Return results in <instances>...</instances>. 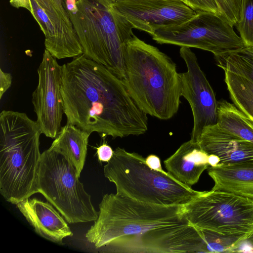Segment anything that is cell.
I'll return each mask as SVG.
<instances>
[{"instance_id":"1","label":"cell","mask_w":253,"mask_h":253,"mask_svg":"<svg viewBox=\"0 0 253 253\" xmlns=\"http://www.w3.org/2000/svg\"><path fill=\"white\" fill-rule=\"evenodd\" d=\"M99 208L85 236L104 252L208 253L202 230L189 222L183 206L148 203L111 193L103 196Z\"/></svg>"},{"instance_id":"2","label":"cell","mask_w":253,"mask_h":253,"mask_svg":"<svg viewBox=\"0 0 253 253\" xmlns=\"http://www.w3.org/2000/svg\"><path fill=\"white\" fill-rule=\"evenodd\" d=\"M60 90L67 123L113 138L140 135L147 115L123 80L84 54L61 66Z\"/></svg>"},{"instance_id":"3","label":"cell","mask_w":253,"mask_h":253,"mask_svg":"<svg viewBox=\"0 0 253 253\" xmlns=\"http://www.w3.org/2000/svg\"><path fill=\"white\" fill-rule=\"evenodd\" d=\"M125 64L122 80L142 110L162 120L173 117L182 96L180 73L172 60L134 35L126 46Z\"/></svg>"},{"instance_id":"4","label":"cell","mask_w":253,"mask_h":253,"mask_svg":"<svg viewBox=\"0 0 253 253\" xmlns=\"http://www.w3.org/2000/svg\"><path fill=\"white\" fill-rule=\"evenodd\" d=\"M83 54L119 78L125 77L131 25L113 7L112 0H62Z\"/></svg>"},{"instance_id":"5","label":"cell","mask_w":253,"mask_h":253,"mask_svg":"<svg viewBox=\"0 0 253 253\" xmlns=\"http://www.w3.org/2000/svg\"><path fill=\"white\" fill-rule=\"evenodd\" d=\"M25 113L3 110L0 114V192L16 204L37 193L42 134Z\"/></svg>"},{"instance_id":"6","label":"cell","mask_w":253,"mask_h":253,"mask_svg":"<svg viewBox=\"0 0 253 253\" xmlns=\"http://www.w3.org/2000/svg\"><path fill=\"white\" fill-rule=\"evenodd\" d=\"M104 174L115 185L117 194L143 202L184 206L202 192L179 182L163 170L151 169L141 155L119 147L105 165Z\"/></svg>"},{"instance_id":"7","label":"cell","mask_w":253,"mask_h":253,"mask_svg":"<svg viewBox=\"0 0 253 253\" xmlns=\"http://www.w3.org/2000/svg\"><path fill=\"white\" fill-rule=\"evenodd\" d=\"M79 178L75 167L59 152L49 148L41 154L37 193L42 194L69 223L94 221L98 216Z\"/></svg>"},{"instance_id":"8","label":"cell","mask_w":253,"mask_h":253,"mask_svg":"<svg viewBox=\"0 0 253 253\" xmlns=\"http://www.w3.org/2000/svg\"><path fill=\"white\" fill-rule=\"evenodd\" d=\"M194 226L244 241L253 234V200L220 190L202 191L183 206Z\"/></svg>"},{"instance_id":"9","label":"cell","mask_w":253,"mask_h":253,"mask_svg":"<svg viewBox=\"0 0 253 253\" xmlns=\"http://www.w3.org/2000/svg\"><path fill=\"white\" fill-rule=\"evenodd\" d=\"M152 36L159 43L201 49L215 58L246 47L233 25L218 14L208 11H197L187 21L159 28Z\"/></svg>"},{"instance_id":"10","label":"cell","mask_w":253,"mask_h":253,"mask_svg":"<svg viewBox=\"0 0 253 253\" xmlns=\"http://www.w3.org/2000/svg\"><path fill=\"white\" fill-rule=\"evenodd\" d=\"M180 55L187 70L180 73L181 94L189 102L193 117L190 140L196 143L203 129L217 123L218 101L190 47H181Z\"/></svg>"},{"instance_id":"11","label":"cell","mask_w":253,"mask_h":253,"mask_svg":"<svg viewBox=\"0 0 253 253\" xmlns=\"http://www.w3.org/2000/svg\"><path fill=\"white\" fill-rule=\"evenodd\" d=\"M37 71L38 84L32 99L36 121L42 133L55 138L61 129L64 114L60 90L61 66L45 49Z\"/></svg>"},{"instance_id":"12","label":"cell","mask_w":253,"mask_h":253,"mask_svg":"<svg viewBox=\"0 0 253 253\" xmlns=\"http://www.w3.org/2000/svg\"><path fill=\"white\" fill-rule=\"evenodd\" d=\"M113 7L133 27L151 36L159 28L182 23L196 11L181 0H121Z\"/></svg>"},{"instance_id":"13","label":"cell","mask_w":253,"mask_h":253,"mask_svg":"<svg viewBox=\"0 0 253 253\" xmlns=\"http://www.w3.org/2000/svg\"><path fill=\"white\" fill-rule=\"evenodd\" d=\"M15 205L35 232L45 239L63 244L64 238L73 236L67 221L51 203L28 198Z\"/></svg>"},{"instance_id":"14","label":"cell","mask_w":253,"mask_h":253,"mask_svg":"<svg viewBox=\"0 0 253 253\" xmlns=\"http://www.w3.org/2000/svg\"><path fill=\"white\" fill-rule=\"evenodd\" d=\"M196 143L208 155L219 158L218 165L253 159V143L229 132L218 124L205 127Z\"/></svg>"},{"instance_id":"15","label":"cell","mask_w":253,"mask_h":253,"mask_svg":"<svg viewBox=\"0 0 253 253\" xmlns=\"http://www.w3.org/2000/svg\"><path fill=\"white\" fill-rule=\"evenodd\" d=\"M209 155L190 139L164 161L169 174L179 182L191 187L197 183L210 167Z\"/></svg>"},{"instance_id":"16","label":"cell","mask_w":253,"mask_h":253,"mask_svg":"<svg viewBox=\"0 0 253 253\" xmlns=\"http://www.w3.org/2000/svg\"><path fill=\"white\" fill-rule=\"evenodd\" d=\"M53 24L56 43L53 56L56 59L75 57L83 50L62 0H36Z\"/></svg>"},{"instance_id":"17","label":"cell","mask_w":253,"mask_h":253,"mask_svg":"<svg viewBox=\"0 0 253 253\" xmlns=\"http://www.w3.org/2000/svg\"><path fill=\"white\" fill-rule=\"evenodd\" d=\"M207 170L214 182L211 190L230 192L253 200V159L210 167Z\"/></svg>"},{"instance_id":"18","label":"cell","mask_w":253,"mask_h":253,"mask_svg":"<svg viewBox=\"0 0 253 253\" xmlns=\"http://www.w3.org/2000/svg\"><path fill=\"white\" fill-rule=\"evenodd\" d=\"M90 134L67 123L61 127L49 147L62 154L72 163L79 177L84 165Z\"/></svg>"},{"instance_id":"19","label":"cell","mask_w":253,"mask_h":253,"mask_svg":"<svg viewBox=\"0 0 253 253\" xmlns=\"http://www.w3.org/2000/svg\"><path fill=\"white\" fill-rule=\"evenodd\" d=\"M223 129L253 143V123L235 104L218 101L217 123Z\"/></svg>"},{"instance_id":"20","label":"cell","mask_w":253,"mask_h":253,"mask_svg":"<svg viewBox=\"0 0 253 253\" xmlns=\"http://www.w3.org/2000/svg\"><path fill=\"white\" fill-rule=\"evenodd\" d=\"M223 70L232 101L253 123V82L242 76Z\"/></svg>"},{"instance_id":"21","label":"cell","mask_w":253,"mask_h":253,"mask_svg":"<svg viewBox=\"0 0 253 253\" xmlns=\"http://www.w3.org/2000/svg\"><path fill=\"white\" fill-rule=\"evenodd\" d=\"M217 65L253 82V53L247 47L215 58Z\"/></svg>"},{"instance_id":"22","label":"cell","mask_w":253,"mask_h":253,"mask_svg":"<svg viewBox=\"0 0 253 253\" xmlns=\"http://www.w3.org/2000/svg\"><path fill=\"white\" fill-rule=\"evenodd\" d=\"M246 47H253V0H245L240 20L235 26Z\"/></svg>"},{"instance_id":"23","label":"cell","mask_w":253,"mask_h":253,"mask_svg":"<svg viewBox=\"0 0 253 253\" xmlns=\"http://www.w3.org/2000/svg\"><path fill=\"white\" fill-rule=\"evenodd\" d=\"M218 14L232 25L236 26L241 19L245 0H213Z\"/></svg>"},{"instance_id":"24","label":"cell","mask_w":253,"mask_h":253,"mask_svg":"<svg viewBox=\"0 0 253 253\" xmlns=\"http://www.w3.org/2000/svg\"><path fill=\"white\" fill-rule=\"evenodd\" d=\"M181 0L196 12L199 11H208L218 14L217 7L213 0Z\"/></svg>"},{"instance_id":"25","label":"cell","mask_w":253,"mask_h":253,"mask_svg":"<svg viewBox=\"0 0 253 253\" xmlns=\"http://www.w3.org/2000/svg\"><path fill=\"white\" fill-rule=\"evenodd\" d=\"M98 160L101 162H108L112 158L114 151L107 144H103L96 148Z\"/></svg>"},{"instance_id":"26","label":"cell","mask_w":253,"mask_h":253,"mask_svg":"<svg viewBox=\"0 0 253 253\" xmlns=\"http://www.w3.org/2000/svg\"><path fill=\"white\" fill-rule=\"evenodd\" d=\"M12 77L10 73H6L0 69V99L9 89L12 84Z\"/></svg>"},{"instance_id":"27","label":"cell","mask_w":253,"mask_h":253,"mask_svg":"<svg viewBox=\"0 0 253 253\" xmlns=\"http://www.w3.org/2000/svg\"><path fill=\"white\" fill-rule=\"evenodd\" d=\"M145 161L151 169L157 170H163L160 159L157 156L153 154L150 155L145 159Z\"/></svg>"},{"instance_id":"28","label":"cell","mask_w":253,"mask_h":253,"mask_svg":"<svg viewBox=\"0 0 253 253\" xmlns=\"http://www.w3.org/2000/svg\"><path fill=\"white\" fill-rule=\"evenodd\" d=\"M10 4L17 8L22 7L26 8L30 12L32 11V7L30 0H10Z\"/></svg>"},{"instance_id":"29","label":"cell","mask_w":253,"mask_h":253,"mask_svg":"<svg viewBox=\"0 0 253 253\" xmlns=\"http://www.w3.org/2000/svg\"><path fill=\"white\" fill-rule=\"evenodd\" d=\"M219 158L214 155H210L208 156V162L210 167H215L219 164Z\"/></svg>"},{"instance_id":"30","label":"cell","mask_w":253,"mask_h":253,"mask_svg":"<svg viewBox=\"0 0 253 253\" xmlns=\"http://www.w3.org/2000/svg\"><path fill=\"white\" fill-rule=\"evenodd\" d=\"M245 242H247L253 250V234L247 238Z\"/></svg>"},{"instance_id":"31","label":"cell","mask_w":253,"mask_h":253,"mask_svg":"<svg viewBox=\"0 0 253 253\" xmlns=\"http://www.w3.org/2000/svg\"><path fill=\"white\" fill-rule=\"evenodd\" d=\"M247 49L253 53V47H246Z\"/></svg>"},{"instance_id":"32","label":"cell","mask_w":253,"mask_h":253,"mask_svg":"<svg viewBox=\"0 0 253 253\" xmlns=\"http://www.w3.org/2000/svg\"><path fill=\"white\" fill-rule=\"evenodd\" d=\"M113 2L121 0H112Z\"/></svg>"}]
</instances>
